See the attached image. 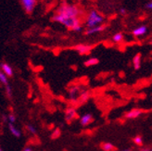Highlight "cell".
<instances>
[{
  "instance_id": "cell-1",
  "label": "cell",
  "mask_w": 152,
  "mask_h": 151,
  "mask_svg": "<svg viewBox=\"0 0 152 151\" xmlns=\"http://www.w3.org/2000/svg\"><path fill=\"white\" fill-rule=\"evenodd\" d=\"M80 15L81 10L77 6L64 3L58 7L57 13L53 16L52 20L62 24L70 31L79 33L83 30Z\"/></svg>"
},
{
  "instance_id": "cell-2",
  "label": "cell",
  "mask_w": 152,
  "mask_h": 151,
  "mask_svg": "<svg viewBox=\"0 0 152 151\" xmlns=\"http://www.w3.org/2000/svg\"><path fill=\"white\" fill-rule=\"evenodd\" d=\"M105 18L103 15L96 9H91L88 13L86 19L85 25L87 28H93L97 25L104 24Z\"/></svg>"
},
{
  "instance_id": "cell-3",
  "label": "cell",
  "mask_w": 152,
  "mask_h": 151,
  "mask_svg": "<svg viewBox=\"0 0 152 151\" xmlns=\"http://www.w3.org/2000/svg\"><path fill=\"white\" fill-rule=\"evenodd\" d=\"M148 32V28L147 25H139L132 30V35L134 38H141V37L145 36Z\"/></svg>"
},
{
  "instance_id": "cell-4",
  "label": "cell",
  "mask_w": 152,
  "mask_h": 151,
  "mask_svg": "<svg viewBox=\"0 0 152 151\" xmlns=\"http://www.w3.org/2000/svg\"><path fill=\"white\" fill-rule=\"evenodd\" d=\"M21 6L27 14H32L36 6V0H20Z\"/></svg>"
},
{
  "instance_id": "cell-5",
  "label": "cell",
  "mask_w": 152,
  "mask_h": 151,
  "mask_svg": "<svg viewBox=\"0 0 152 151\" xmlns=\"http://www.w3.org/2000/svg\"><path fill=\"white\" fill-rule=\"evenodd\" d=\"M106 29H107V25H105V24L97 25L93 28H87L85 32V34L86 35H94V34H100V33L104 32Z\"/></svg>"
},
{
  "instance_id": "cell-6",
  "label": "cell",
  "mask_w": 152,
  "mask_h": 151,
  "mask_svg": "<svg viewBox=\"0 0 152 151\" xmlns=\"http://www.w3.org/2000/svg\"><path fill=\"white\" fill-rule=\"evenodd\" d=\"M74 49L77 51L80 55H86L91 51L92 47L89 46V44H79L77 46H75Z\"/></svg>"
},
{
  "instance_id": "cell-7",
  "label": "cell",
  "mask_w": 152,
  "mask_h": 151,
  "mask_svg": "<svg viewBox=\"0 0 152 151\" xmlns=\"http://www.w3.org/2000/svg\"><path fill=\"white\" fill-rule=\"evenodd\" d=\"M77 118V112L73 108H70L68 109L65 112V120L68 123H71L74 119Z\"/></svg>"
},
{
  "instance_id": "cell-8",
  "label": "cell",
  "mask_w": 152,
  "mask_h": 151,
  "mask_svg": "<svg viewBox=\"0 0 152 151\" xmlns=\"http://www.w3.org/2000/svg\"><path fill=\"white\" fill-rule=\"evenodd\" d=\"M93 120H94L93 116L91 115L90 113H87V114H85L83 116L81 117V119H80V123L83 126H87L90 123H92Z\"/></svg>"
},
{
  "instance_id": "cell-9",
  "label": "cell",
  "mask_w": 152,
  "mask_h": 151,
  "mask_svg": "<svg viewBox=\"0 0 152 151\" xmlns=\"http://www.w3.org/2000/svg\"><path fill=\"white\" fill-rule=\"evenodd\" d=\"M133 67L134 70H139L140 67H141V62H142V57H141V54H136L134 58H133Z\"/></svg>"
},
{
  "instance_id": "cell-10",
  "label": "cell",
  "mask_w": 152,
  "mask_h": 151,
  "mask_svg": "<svg viewBox=\"0 0 152 151\" xmlns=\"http://www.w3.org/2000/svg\"><path fill=\"white\" fill-rule=\"evenodd\" d=\"M0 67H1V70L2 71L7 75V77H11L13 75V70L12 68L7 64V63H1V65H0Z\"/></svg>"
},
{
  "instance_id": "cell-11",
  "label": "cell",
  "mask_w": 152,
  "mask_h": 151,
  "mask_svg": "<svg viewBox=\"0 0 152 151\" xmlns=\"http://www.w3.org/2000/svg\"><path fill=\"white\" fill-rule=\"evenodd\" d=\"M141 114H142V110L137 109H134L130 111H128L125 114V117L127 119H135V118L139 117Z\"/></svg>"
},
{
  "instance_id": "cell-12",
  "label": "cell",
  "mask_w": 152,
  "mask_h": 151,
  "mask_svg": "<svg viewBox=\"0 0 152 151\" xmlns=\"http://www.w3.org/2000/svg\"><path fill=\"white\" fill-rule=\"evenodd\" d=\"M79 93H80V87L79 86H72L69 89V97L72 100L76 99V97H77Z\"/></svg>"
},
{
  "instance_id": "cell-13",
  "label": "cell",
  "mask_w": 152,
  "mask_h": 151,
  "mask_svg": "<svg viewBox=\"0 0 152 151\" xmlns=\"http://www.w3.org/2000/svg\"><path fill=\"white\" fill-rule=\"evenodd\" d=\"M112 41H113V43H116V44H120V43H121L124 41V34L123 33H121V32H118V33H116V34H113V36H112Z\"/></svg>"
},
{
  "instance_id": "cell-14",
  "label": "cell",
  "mask_w": 152,
  "mask_h": 151,
  "mask_svg": "<svg viewBox=\"0 0 152 151\" xmlns=\"http://www.w3.org/2000/svg\"><path fill=\"white\" fill-rule=\"evenodd\" d=\"M100 147L103 151H116V147L110 143H102Z\"/></svg>"
},
{
  "instance_id": "cell-15",
  "label": "cell",
  "mask_w": 152,
  "mask_h": 151,
  "mask_svg": "<svg viewBox=\"0 0 152 151\" xmlns=\"http://www.w3.org/2000/svg\"><path fill=\"white\" fill-rule=\"evenodd\" d=\"M9 129H10V133L14 135L15 137H17V138H20V135H21L20 132L13 125V123H10L9 124Z\"/></svg>"
},
{
  "instance_id": "cell-16",
  "label": "cell",
  "mask_w": 152,
  "mask_h": 151,
  "mask_svg": "<svg viewBox=\"0 0 152 151\" xmlns=\"http://www.w3.org/2000/svg\"><path fill=\"white\" fill-rule=\"evenodd\" d=\"M98 62H99V60H98L96 58H90L85 61V66L86 67H92V66L97 65Z\"/></svg>"
},
{
  "instance_id": "cell-17",
  "label": "cell",
  "mask_w": 152,
  "mask_h": 151,
  "mask_svg": "<svg viewBox=\"0 0 152 151\" xmlns=\"http://www.w3.org/2000/svg\"><path fill=\"white\" fill-rule=\"evenodd\" d=\"M0 82L3 84L5 85V87L7 86V85H10L9 81H7V76L2 71H0Z\"/></svg>"
},
{
  "instance_id": "cell-18",
  "label": "cell",
  "mask_w": 152,
  "mask_h": 151,
  "mask_svg": "<svg viewBox=\"0 0 152 151\" xmlns=\"http://www.w3.org/2000/svg\"><path fill=\"white\" fill-rule=\"evenodd\" d=\"M90 94L88 91H83L80 94V99L82 102H86L87 99H88V97H89Z\"/></svg>"
},
{
  "instance_id": "cell-19",
  "label": "cell",
  "mask_w": 152,
  "mask_h": 151,
  "mask_svg": "<svg viewBox=\"0 0 152 151\" xmlns=\"http://www.w3.org/2000/svg\"><path fill=\"white\" fill-rule=\"evenodd\" d=\"M134 144L137 145V146H142L143 145V140H142L141 136H135L134 138Z\"/></svg>"
},
{
  "instance_id": "cell-20",
  "label": "cell",
  "mask_w": 152,
  "mask_h": 151,
  "mask_svg": "<svg viewBox=\"0 0 152 151\" xmlns=\"http://www.w3.org/2000/svg\"><path fill=\"white\" fill-rule=\"evenodd\" d=\"M27 130L31 133L32 134H36V129L32 125V124H28L27 125Z\"/></svg>"
},
{
  "instance_id": "cell-21",
  "label": "cell",
  "mask_w": 152,
  "mask_h": 151,
  "mask_svg": "<svg viewBox=\"0 0 152 151\" xmlns=\"http://www.w3.org/2000/svg\"><path fill=\"white\" fill-rule=\"evenodd\" d=\"M119 13L120 15H121V16H125V15L127 14V9H125V7H120V9H119Z\"/></svg>"
},
{
  "instance_id": "cell-22",
  "label": "cell",
  "mask_w": 152,
  "mask_h": 151,
  "mask_svg": "<svg viewBox=\"0 0 152 151\" xmlns=\"http://www.w3.org/2000/svg\"><path fill=\"white\" fill-rule=\"evenodd\" d=\"M59 135H60V131H59L58 129H56L55 132L52 133L51 136H52V138H54V139H55V138H58V137L59 136Z\"/></svg>"
},
{
  "instance_id": "cell-23",
  "label": "cell",
  "mask_w": 152,
  "mask_h": 151,
  "mask_svg": "<svg viewBox=\"0 0 152 151\" xmlns=\"http://www.w3.org/2000/svg\"><path fill=\"white\" fill-rule=\"evenodd\" d=\"M9 120H10V123H15V120H16V117H15L14 114H10Z\"/></svg>"
},
{
  "instance_id": "cell-24",
  "label": "cell",
  "mask_w": 152,
  "mask_h": 151,
  "mask_svg": "<svg viewBox=\"0 0 152 151\" xmlns=\"http://www.w3.org/2000/svg\"><path fill=\"white\" fill-rule=\"evenodd\" d=\"M145 7H146L147 9H148V10H152V0H150V1H148L146 4Z\"/></svg>"
},
{
  "instance_id": "cell-25",
  "label": "cell",
  "mask_w": 152,
  "mask_h": 151,
  "mask_svg": "<svg viewBox=\"0 0 152 151\" xmlns=\"http://www.w3.org/2000/svg\"><path fill=\"white\" fill-rule=\"evenodd\" d=\"M22 151H33V149L31 148V147H25L23 150H22Z\"/></svg>"
},
{
  "instance_id": "cell-26",
  "label": "cell",
  "mask_w": 152,
  "mask_h": 151,
  "mask_svg": "<svg viewBox=\"0 0 152 151\" xmlns=\"http://www.w3.org/2000/svg\"><path fill=\"white\" fill-rule=\"evenodd\" d=\"M150 149L149 148H142V149H140V151H149Z\"/></svg>"
},
{
  "instance_id": "cell-27",
  "label": "cell",
  "mask_w": 152,
  "mask_h": 151,
  "mask_svg": "<svg viewBox=\"0 0 152 151\" xmlns=\"http://www.w3.org/2000/svg\"><path fill=\"white\" fill-rule=\"evenodd\" d=\"M121 151H131V149H129V148H127V149H124V150H121Z\"/></svg>"
},
{
  "instance_id": "cell-28",
  "label": "cell",
  "mask_w": 152,
  "mask_h": 151,
  "mask_svg": "<svg viewBox=\"0 0 152 151\" xmlns=\"http://www.w3.org/2000/svg\"><path fill=\"white\" fill-rule=\"evenodd\" d=\"M150 44H152V39H151V41H150Z\"/></svg>"
},
{
  "instance_id": "cell-29",
  "label": "cell",
  "mask_w": 152,
  "mask_h": 151,
  "mask_svg": "<svg viewBox=\"0 0 152 151\" xmlns=\"http://www.w3.org/2000/svg\"><path fill=\"white\" fill-rule=\"evenodd\" d=\"M0 151H2V149H1V148H0Z\"/></svg>"
},
{
  "instance_id": "cell-30",
  "label": "cell",
  "mask_w": 152,
  "mask_h": 151,
  "mask_svg": "<svg viewBox=\"0 0 152 151\" xmlns=\"http://www.w3.org/2000/svg\"><path fill=\"white\" fill-rule=\"evenodd\" d=\"M149 151H152V148H151V149H150V150H149Z\"/></svg>"
}]
</instances>
